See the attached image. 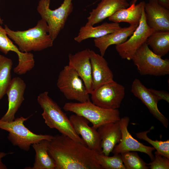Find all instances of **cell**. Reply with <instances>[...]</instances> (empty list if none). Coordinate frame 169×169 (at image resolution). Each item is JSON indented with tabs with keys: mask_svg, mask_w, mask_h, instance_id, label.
<instances>
[{
	"mask_svg": "<svg viewBox=\"0 0 169 169\" xmlns=\"http://www.w3.org/2000/svg\"><path fill=\"white\" fill-rule=\"evenodd\" d=\"M72 0H64L60 7L54 9L49 8L50 0H39L37 10L41 18L47 23L49 34L54 40L64 28L68 18L72 12Z\"/></svg>",
	"mask_w": 169,
	"mask_h": 169,
	"instance_id": "cell-6",
	"label": "cell"
},
{
	"mask_svg": "<svg viewBox=\"0 0 169 169\" xmlns=\"http://www.w3.org/2000/svg\"><path fill=\"white\" fill-rule=\"evenodd\" d=\"M31 115L25 118L17 117L11 121H5L0 119V129L8 131V138L14 146L25 151H28L30 146L42 140L50 141L54 136L35 134L29 130L24 123Z\"/></svg>",
	"mask_w": 169,
	"mask_h": 169,
	"instance_id": "cell-4",
	"label": "cell"
},
{
	"mask_svg": "<svg viewBox=\"0 0 169 169\" xmlns=\"http://www.w3.org/2000/svg\"><path fill=\"white\" fill-rule=\"evenodd\" d=\"M153 32L146 23L144 9L139 24L130 38L115 46L116 51L121 58L131 60L136 51L146 42Z\"/></svg>",
	"mask_w": 169,
	"mask_h": 169,
	"instance_id": "cell-10",
	"label": "cell"
},
{
	"mask_svg": "<svg viewBox=\"0 0 169 169\" xmlns=\"http://www.w3.org/2000/svg\"><path fill=\"white\" fill-rule=\"evenodd\" d=\"M138 26L130 25L128 27L121 28L114 32L95 38L94 45L99 49L100 54L103 56L109 46L118 45L125 42L132 34Z\"/></svg>",
	"mask_w": 169,
	"mask_h": 169,
	"instance_id": "cell-21",
	"label": "cell"
},
{
	"mask_svg": "<svg viewBox=\"0 0 169 169\" xmlns=\"http://www.w3.org/2000/svg\"><path fill=\"white\" fill-rule=\"evenodd\" d=\"M0 51L5 54L11 51L15 52L18 57V64L16 69L20 71H24L31 68L35 61L34 56L30 52L20 51L8 37L4 29L0 24Z\"/></svg>",
	"mask_w": 169,
	"mask_h": 169,
	"instance_id": "cell-19",
	"label": "cell"
},
{
	"mask_svg": "<svg viewBox=\"0 0 169 169\" xmlns=\"http://www.w3.org/2000/svg\"><path fill=\"white\" fill-rule=\"evenodd\" d=\"M44 91L38 96V103L43 110L41 115L45 124L50 128L57 129L61 134L86 145L74 131L69 118L57 104Z\"/></svg>",
	"mask_w": 169,
	"mask_h": 169,
	"instance_id": "cell-3",
	"label": "cell"
},
{
	"mask_svg": "<svg viewBox=\"0 0 169 169\" xmlns=\"http://www.w3.org/2000/svg\"><path fill=\"white\" fill-rule=\"evenodd\" d=\"M91 65L93 91L101 85L112 81L113 74L103 56L89 50Z\"/></svg>",
	"mask_w": 169,
	"mask_h": 169,
	"instance_id": "cell-17",
	"label": "cell"
},
{
	"mask_svg": "<svg viewBox=\"0 0 169 169\" xmlns=\"http://www.w3.org/2000/svg\"><path fill=\"white\" fill-rule=\"evenodd\" d=\"M153 128V126H152L148 130L137 132L136 134V136L138 138L148 142L158 153L169 159V140L163 141L153 140L147 136V134Z\"/></svg>",
	"mask_w": 169,
	"mask_h": 169,
	"instance_id": "cell-29",
	"label": "cell"
},
{
	"mask_svg": "<svg viewBox=\"0 0 169 169\" xmlns=\"http://www.w3.org/2000/svg\"><path fill=\"white\" fill-rule=\"evenodd\" d=\"M120 154L121 158L125 169H148L149 166L134 151L124 152Z\"/></svg>",
	"mask_w": 169,
	"mask_h": 169,
	"instance_id": "cell-28",
	"label": "cell"
},
{
	"mask_svg": "<svg viewBox=\"0 0 169 169\" xmlns=\"http://www.w3.org/2000/svg\"><path fill=\"white\" fill-rule=\"evenodd\" d=\"M57 85L65 97L79 102L90 100L84 82L77 73L69 65L64 67L59 72Z\"/></svg>",
	"mask_w": 169,
	"mask_h": 169,
	"instance_id": "cell-8",
	"label": "cell"
},
{
	"mask_svg": "<svg viewBox=\"0 0 169 169\" xmlns=\"http://www.w3.org/2000/svg\"><path fill=\"white\" fill-rule=\"evenodd\" d=\"M26 87L25 83L20 78L15 77L12 79L6 92L8 97V109L0 119L1 120L10 121L15 119V114L24 100Z\"/></svg>",
	"mask_w": 169,
	"mask_h": 169,
	"instance_id": "cell-14",
	"label": "cell"
},
{
	"mask_svg": "<svg viewBox=\"0 0 169 169\" xmlns=\"http://www.w3.org/2000/svg\"><path fill=\"white\" fill-rule=\"evenodd\" d=\"M11 153H7L3 152H0V159H1L3 157H5L8 154H11Z\"/></svg>",
	"mask_w": 169,
	"mask_h": 169,
	"instance_id": "cell-33",
	"label": "cell"
},
{
	"mask_svg": "<svg viewBox=\"0 0 169 169\" xmlns=\"http://www.w3.org/2000/svg\"><path fill=\"white\" fill-rule=\"evenodd\" d=\"M49 141L43 140L32 145L35 152V161L33 166L28 169H56V165L53 159L48 153Z\"/></svg>",
	"mask_w": 169,
	"mask_h": 169,
	"instance_id": "cell-24",
	"label": "cell"
},
{
	"mask_svg": "<svg viewBox=\"0 0 169 169\" xmlns=\"http://www.w3.org/2000/svg\"><path fill=\"white\" fill-rule=\"evenodd\" d=\"M146 23L153 31H169V10L158 0H149L145 3Z\"/></svg>",
	"mask_w": 169,
	"mask_h": 169,
	"instance_id": "cell-13",
	"label": "cell"
},
{
	"mask_svg": "<svg viewBox=\"0 0 169 169\" xmlns=\"http://www.w3.org/2000/svg\"><path fill=\"white\" fill-rule=\"evenodd\" d=\"M95 156L102 169H125L120 154H114L113 156H109L103 153L96 152Z\"/></svg>",
	"mask_w": 169,
	"mask_h": 169,
	"instance_id": "cell-27",
	"label": "cell"
},
{
	"mask_svg": "<svg viewBox=\"0 0 169 169\" xmlns=\"http://www.w3.org/2000/svg\"><path fill=\"white\" fill-rule=\"evenodd\" d=\"M6 166L2 162L0 159V169H6Z\"/></svg>",
	"mask_w": 169,
	"mask_h": 169,
	"instance_id": "cell-34",
	"label": "cell"
},
{
	"mask_svg": "<svg viewBox=\"0 0 169 169\" xmlns=\"http://www.w3.org/2000/svg\"><path fill=\"white\" fill-rule=\"evenodd\" d=\"M131 60L141 75L163 76L169 74V59L155 54L146 42L134 54Z\"/></svg>",
	"mask_w": 169,
	"mask_h": 169,
	"instance_id": "cell-7",
	"label": "cell"
},
{
	"mask_svg": "<svg viewBox=\"0 0 169 169\" xmlns=\"http://www.w3.org/2000/svg\"><path fill=\"white\" fill-rule=\"evenodd\" d=\"M131 91L142 101L150 113L167 128L168 120L159 111L157 106L159 101L149 89L146 88L139 79H135L132 82Z\"/></svg>",
	"mask_w": 169,
	"mask_h": 169,
	"instance_id": "cell-16",
	"label": "cell"
},
{
	"mask_svg": "<svg viewBox=\"0 0 169 169\" xmlns=\"http://www.w3.org/2000/svg\"><path fill=\"white\" fill-rule=\"evenodd\" d=\"M3 20L0 17V24L1 25V24H3Z\"/></svg>",
	"mask_w": 169,
	"mask_h": 169,
	"instance_id": "cell-35",
	"label": "cell"
},
{
	"mask_svg": "<svg viewBox=\"0 0 169 169\" xmlns=\"http://www.w3.org/2000/svg\"><path fill=\"white\" fill-rule=\"evenodd\" d=\"M138 0H132L130 3V5L135 4ZM159 2L163 6L167 8H169V0H158Z\"/></svg>",
	"mask_w": 169,
	"mask_h": 169,
	"instance_id": "cell-32",
	"label": "cell"
},
{
	"mask_svg": "<svg viewBox=\"0 0 169 169\" xmlns=\"http://www.w3.org/2000/svg\"><path fill=\"white\" fill-rule=\"evenodd\" d=\"M121 28L119 23L114 22H105L95 27L85 25L80 28L78 35L74 38V40L80 43L89 38L101 37L114 32Z\"/></svg>",
	"mask_w": 169,
	"mask_h": 169,
	"instance_id": "cell-23",
	"label": "cell"
},
{
	"mask_svg": "<svg viewBox=\"0 0 169 169\" xmlns=\"http://www.w3.org/2000/svg\"><path fill=\"white\" fill-rule=\"evenodd\" d=\"M130 121L129 118L127 116L120 118V120L121 137L119 142L115 146L112 152L114 154L128 151H139L147 154L152 161L154 159L152 151L155 150V148L144 145L132 136L128 130Z\"/></svg>",
	"mask_w": 169,
	"mask_h": 169,
	"instance_id": "cell-11",
	"label": "cell"
},
{
	"mask_svg": "<svg viewBox=\"0 0 169 169\" xmlns=\"http://www.w3.org/2000/svg\"><path fill=\"white\" fill-rule=\"evenodd\" d=\"M89 49L74 54H69V65L74 69L82 80L88 92L93 91L91 65Z\"/></svg>",
	"mask_w": 169,
	"mask_h": 169,
	"instance_id": "cell-15",
	"label": "cell"
},
{
	"mask_svg": "<svg viewBox=\"0 0 169 169\" xmlns=\"http://www.w3.org/2000/svg\"><path fill=\"white\" fill-rule=\"evenodd\" d=\"M13 64L12 59L0 54V100L6 94L12 80L11 70Z\"/></svg>",
	"mask_w": 169,
	"mask_h": 169,
	"instance_id": "cell-26",
	"label": "cell"
},
{
	"mask_svg": "<svg viewBox=\"0 0 169 169\" xmlns=\"http://www.w3.org/2000/svg\"><path fill=\"white\" fill-rule=\"evenodd\" d=\"M146 43L156 55L162 57L169 51V31H154Z\"/></svg>",
	"mask_w": 169,
	"mask_h": 169,
	"instance_id": "cell-25",
	"label": "cell"
},
{
	"mask_svg": "<svg viewBox=\"0 0 169 169\" xmlns=\"http://www.w3.org/2000/svg\"><path fill=\"white\" fill-rule=\"evenodd\" d=\"M145 3V2L142 1L137 4H131L126 8L118 10L108 18V19L112 22H125L130 25H138Z\"/></svg>",
	"mask_w": 169,
	"mask_h": 169,
	"instance_id": "cell-22",
	"label": "cell"
},
{
	"mask_svg": "<svg viewBox=\"0 0 169 169\" xmlns=\"http://www.w3.org/2000/svg\"><path fill=\"white\" fill-rule=\"evenodd\" d=\"M90 95L94 104L105 109H118L125 95V88L113 80L93 90Z\"/></svg>",
	"mask_w": 169,
	"mask_h": 169,
	"instance_id": "cell-9",
	"label": "cell"
},
{
	"mask_svg": "<svg viewBox=\"0 0 169 169\" xmlns=\"http://www.w3.org/2000/svg\"><path fill=\"white\" fill-rule=\"evenodd\" d=\"M4 28L8 37L22 52L40 51L53 45L54 41L49 34L48 24L42 18L35 27L25 30L13 31L6 25Z\"/></svg>",
	"mask_w": 169,
	"mask_h": 169,
	"instance_id": "cell-2",
	"label": "cell"
},
{
	"mask_svg": "<svg viewBox=\"0 0 169 169\" xmlns=\"http://www.w3.org/2000/svg\"><path fill=\"white\" fill-rule=\"evenodd\" d=\"M119 121L105 124L97 129L101 139L102 153L105 155L109 156L121 139Z\"/></svg>",
	"mask_w": 169,
	"mask_h": 169,
	"instance_id": "cell-20",
	"label": "cell"
},
{
	"mask_svg": "<svg viewBox=\"0 0 169 169\" xmlns=\"http://www.w3.org/2000/svg\"><path fill=\"white\" fill-rule=\"evenodd\" d=\"M149 90L158 101L163 100L168 103L169 102V94L168 92L163 90H156L151 89H149Z\"/></svg>",
	"mask_w": 169,
	"mask_h": 169,
	"instance_id": "cell-31",
	"label": "cell"
},
{
	"mask_svg": "<svg viewBox=\"0 0 169 169\" xmlns=\"http://www.w3.org/2000/svg\"><path fill=\"white\" fill-rule=\"evenodd\" d=\"M129 6L126 0H101L96 8L90 13L85 25L93 26L109 18L118 10Z\"/></svg>",
	"mask_w": 169,
	"mask_h": 169,
	"instance_id": "cell-18",
	"label": "cell"
},
{
	"mask_svg": "<svg viewBox=\"0 0 169 169\" xmlns=\"http://www.w3.org/2000/svg\"><path fill=\"white\" fill-rule=\"evenodd\" d=\"M69 119L74 131L81 136L86 146L96 152L102 153L101 139L97 129L89 126V121L82 116L73 114Z\"/></svg>",
	"mask_w": 169,
	"mask_h": 169,
	"instance_id": "cell-12",
	"label": "cell"
},
{
	"mask_svg": "<svg viewBox=\"0 0 169 169\" xmlns=\"http://www.w3.org/2000/svg\"><path fill=\"white\" fill-rule=\"evenodd\" d=\"M155 157L153 161L148 164L151 169H169V159L161 155L156 151L155 152Z\"/></svg>",
	"mask_w": 169,
	"mask_h": 169,
	"instance_id": "cell-30",
	"label": "cell"
},
{
	"mask_svg": "<svg viewBox=\"0 0 169 169\" xmlns=\"http://www.w3.org/2000/svg\"><path fill=\"white\" fill-rule=\"evenodd\" d=\"M63 109L85 118L97 129L108 123L119 121L120 119L118 109H107L97 106L90 100L84 102L65 103Z\"/></svg>",
	"mask_w": 169,
	"mask_h": 169,
	"instance_id": "cell-5",
	"label": "cell"
},
{
	"mask_svg": "<svg viewBox=\"0 0 169 169\" xmlns=\"http://www.w3.org/2000/svg\"><path fill=\"white\" fill-rule=\"evenodd\" d=\"M48 151L55 162L56 169H102L95 152L64 135L54 136Z\"/></svg>",
	"mask_w": 169,
	"mask_h": 169,
	"instance_id": "cell-1",
	"label": "cell"
},
{
	"mask_svg": "<svg viewBox=\"0 0 169 169\" xmlns=\"http://www.w3.org/2000/svg\"><path fill=\"white\" fill-rule=\"evenodd\" d=\"M126 0L127 1H128V0Z\"/></svg>",
	"mask_w": 169,
	"mask_h": 169,
	"instance_id": "cell-36",
	"label": "cell"
}]
</instances>
